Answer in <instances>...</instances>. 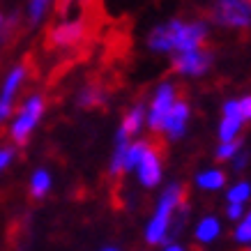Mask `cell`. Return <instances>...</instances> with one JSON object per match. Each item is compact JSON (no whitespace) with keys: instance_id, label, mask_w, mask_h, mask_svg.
<instances>
[{"instance_id":"obj_1","label":"cell","mask_w":251,"mask_h":251,"mask_svg":"<svg viewBox=\"0 0 251 251\" xmlns=\"http://www.w3.org/2000/svg\"><path fill=\"white\" fill-rule=\"evenodd\" d=\"M207 37V25L205 23H182V21H168L164 25H157L150 37L148 46L157 51V53H166V51H198L201 44Z\"/></svg>"},{"instance_id":"obj_2","label":"cell","mask_w":251,"mask_h":251,"mask_svg":"<svg viewBox=\"0 0 251 251\" xmlns=\"http://www.w3.org/2000/svg\"><path fill=\"white\" fill-rule=\"evenodd\" d=\"M46 111V99L42 95H28L21 101V106H16V111L9 118V138L16 145H25L30 141V136L35 134V129L39 127V122L44 118Z\"/></svg>"},{"instance_id":"obj_3","label":"cell","mask_w":251,"mask_h":251,"mask_svg":"<svg viewBox=\"0 0 251 251\" xmlns=\"http://www.w3.org/2000/svg\"><path fill=\"white\" fill-rule=\"evenodd\" d=\"M184 198H187V194H184V187H180V184H171L161 194L157 212H154L152 221L145 228V240L150 244H166V235L171 230V217L182 203H187Z\"/></svg>"},{"instance_id":"obj_4","label":"cell","mask_w":251,"mask_h":251,"mask_svg":"<svg viewBox=\"0 0 251 251\" xmlns=\"http://www.w3.org/2000/svg\"><path fill=\"white\" fill-rule=\"evenodd\" d=\"M25 74L28 72L23 65H14L2 76V83H0V125L9 122L12 113L16 111V97H19V90L23 88Z\"/></svg>"},{"instance_id":"obj_5","label":"cell","mask_w":251,"mask_h":251,"mask_svg":"<svg viewBox=\"0 0 251 251\" xmlns=\"http://www.w3.org/2000/svg\"><path fill=\"white\" fill-rule=\"evenodd\" d=\"M214 21L228 28H249L251 25V0H217Z\"/></svg>"},{"instance_id":"obj_6","label":"cell","mask_w":251,"mask_h":251,"mask_svg":"<svg viewBox=\"0 0 251 251\" xmlns=\"http://www.w3.org/2000/svg\"><path fill=\"white\" fill-rule=\"evenodd\" d=\"M85 32H88V28H85L83 19H65L51 28L49 42H51V46H58V49H72L85 37Z\"/></svg>"},{"instance_id":"obj_7","label":"cell","mask_w":251,"mask_h":251,"mask_svg":"<svg viewBox=\"0 0 251 251\" xmlns=\"http://www.w3.org/2000/svg\"><path fill=\"white\" fill-rule=\"evenodd\" d=\"M173 104H175V88L168 83L159 85L152 104H150V111H148V127L152 131H161V125L166 120L168 111L173 108Z\"/></svg>"},{"instance_id":"obj_8","label":"cell","mask_w":251,"mask_h":251,"mask_svg":"<svg viewBox=\"0 0 251 251\" xmlns=\"http://www.w3.org/2000/svg\"><path fill=\"white\" fill-rule=\"evenodd\" d=\"M138 180H141V184L143 187H154V184H159L161 180V157L159 152H157V148H154L152 143L145 145L143 154H141V161H138Z\"/></svg>"},{"instance_id":"obj_9","label":"cell","mask_w":251,"mask_h":251,"mask_svg":"<svg viewBox=\"0 0 251 251\" xmlns=\"http://www.w3.org/2000/svg\"><path fill=\"white\" fill-rule=\"evenodd\" d=\"M212 65V53L207 51H187V53H180L173 58V72H180V74H205Z\"/></svg>"},{"instance_id":"obj_10","label":"cell","mask_w":251,"mask_h":251,"mask_svg":"<svg viewBox=\"0 0 251 251\" xmlns=\"http://www.w3.org/2000/svg\"><path fill=\"white\" fill-rule=\"evenodd\" d=\"M143 122H145V108L141 104L131 106L127 113L122 115V122L118 127V134H115V143H131V138L141 131Z\"/></svg>"},{"instance_id":"obj_11","label":"cell","mask_w":251,"mask_h":251,"mask_svg":"<svg viewBox=\"0 0 251 251\" xmlns=\"http://www.w3.org/2000/svg\"><path fill=\"white\" fill-rule=\"evenodd\" d=\"M242 113H240V104L237 101H226L224 104V120H221V127H219V138L221 143H230L235 141L237 131L242 127Z\"/></svg>"},{"instance_id":"obj_12","label":"cell","mask_w":251,"mask_h":251,"mask_svg":"<svg viewBox=\"0 0 251 251\" xmlns=\"http://www.w3.org/2000/svg\"><path fill=\"white\" fill-rule=\"evenodd\" d=\"M187 120H189L187 101H175L173 108L168 111L164 125H161V131H166L171 138H180L184 134V129H187Z\"/></svg>"},{"instance_id":"obj_13","label":"cell","mask_w":251,"mask_h":251,"mask_svg":"<svg viewBox=\"0 0 251 251\" xmlns=\"http://www.w3.org/2000/svg\"><path fill=\"white\" fill-rule=\"evenodd\" d=\"M51 187H53V175H51V171L49 168H35L30 175V182H28V189H30V196L32 198H44L49 191H51Z\"/></svg>"},{"instance_id":"obj_14","label":"cell","mask_w":251,"mask_h":251,"mask_svg":"<svg viewBox=\"0 0 251 251\" xmlns=\"http://www.w3.org/2000/svg\"><path fill=\"white\" fill-rule=\"evenodd\" d=\"M104 101H106V92H104V88H99V85H85L76 95V104L81 108H97Z\"/></svg>"},{"instance_id":"obj_15","label":"cell","mask_w":251,"mask_h":251,"mask_svg":"<svg viewBox=\"0 0 251 251\" xmlns=\"http://www.w3.org/2000/svg\"><path fill=\"white\" fill-rule=\"evenodd\" d=\"M217 235H219V221L214 219V217H205V219L198 224V228H196L198 242H212Z\"/></svg>"},{"instance_id":"obj_16","label":"cell","mask_w":251,"mask_h":251,"mask_svg":"<svg viewBox=\"0 0 251 251\" xmlns=\"http://www.w3.org/2000/svg\"><path fill=\"white\" fill-rule=\"evenodd\" d=\"M196 184L203 187V189H221L226 184V173L221 171H205L196 177Z\"/></svg>"},{"instance_id":"obj_17","label":"cell","mask_w":251,"mask_h":251,"mask_svg":"<svg viewBox=\"0 0 251 251\" xmlns=\"http://www.w3.org/2000/svg\"><path fill=\"white\" fill-rule=\"evenodd\" d=\"M51 2L53 0H28V21L32 25L42 23V19H44L49 7H51Z\"/></svg>"},{"instance_id":"obj_18","label":"cell","mask_w":251,"mask_h":251,"mask_svg":"<svg viewBox=\"0 0 251 251\" xmlns=\"http://www.w3.org/2000/svg\"><path fill=\"white\" fill-rule=\"evenodd\" d=\"M242 150V141L235 138V141H230V143H221L217 148V159L219 161H226V159H233L237 152Z\"/></svg>"},{"instance_id":"obj_19","label":"cell","mask_w":251,"mask_h":251,"mask_svg":"<svg viewBox=\"0 0 251 251\" xmlns=\"http://www.w3.org/2000/svg\"><path fill=\"white\" fill-rule=\"evenodd\" d=\"M249 194H251V187H249V184H247V182H240V184H235V187L228 191V201H230V203L242 205L244 201L249 198Z\"/></svg>"},{"instance_id":"obj_20","label":"cell","mask_w":251,"mask_h":251,"mask_svg":"<svg viewBox=\"0 0 251 251\" xmlns=\"http://www.w3.org/2000/svg\"><path fill=\"white\" fill-rule=\"evenodd\" d=\"M235 240H237V242H251V212L247 214V217H244V221L237 226Z\"/></svg>"},{"instance_id":"obj_21","label":"cell","mask_w":251,"mask_h":251,"mask_svg":"<svg viewBox=\"0 0 251 251\" xmlns=\"http://www.w3.org/2000/svg\"><path fill=\"white\" fill-rule=\"evenodd\" d=\"M14 161V148H9V145H2L0 148V173L5 171Z\"/></svg>"},{"instance_id":"obj_22","label":"cell","mask_w":251,"mask_h":251,"mask_svg":"<svg viewBox=\"0 0 251 251\" xmlns=\"http://www.w3.org/2000/svg\"><path fill=\"white\" fill-rule=\"evenodd\" d=\"M237 104H240V113H242L244 120H251V95L249 97H244V99H240Z\"/></svg>"},{"instance_id":"obj_23","label":"cell","mask_w":251,"mask_h":251,"mask_svg":"<svg viewBox=\"0 0 251 251\" xmlns=\"http://www.w3.org/2000/svg\"><path fill=\"white\" fill-rule=\"evenodd\" d=\"M233 161H235V164H233V166H235V171H242V168L247 166V161H249V152L235 154V157H233Z\"/></svg>"},{"instance_id":"obj_24","label":"cell","mask_w":251,"mask_h":251,"mask_svg":"<svg viewBox=\"0 0 251 251\" xmlns=\"http://www.w3.org/2000/svg\"><path fill=\"white\" fill-rule=\"evenodd\" d=\"M226 214H228V219H240V217H242V205H237V203H230L228 210H226Z\"/></svg>"},{"instance_id":"obj_25","label":"cell","mask_w":251,"mask_h":251,"mask_svg":"<svg viewBox=\"0 0 251 251\" xmlns=\"http://www.w3.org/2000/svg\"><path fill=\"white\" fill-rule=\"evenodd\" d=\"M74 2H78V0H60V9L65 12V9H69L72 5H74Z\"/></svg>"},{"instance_id":"obj_26","label":"cell","mask_w":251,"mask_h":251,"mask_svg":"<svg viewBox=\"0 0 251 251\" xmlns=\"http://www.w3.org/2000/svg\"><path fill=\"white\" fill-rule=\"evenodd\" d=\"M166 251H182V249H180L177 244H171V247H166Z\"/></svg>"},{"instance_id":"obj_27","label":"cell","mask_w":251,"mask_h":251,"mask_svg":"<svg viewBox=\"0 0 251 251\" xmlns=\"http://www.w3.org/2000/svg\"><path fill=\"white\" fill-rule=\"evenodd\" d=\"M2 28H5V16L0 14V32H2Z\"/></svg>"},{"instance_id":"obj_28","label":"cell","mask_w":251,"mask_h":251,"mask_svg":"<svg viewBox=\"0 0 251 251\" xmlns=\"http://www.w3.org/2000/svg\"><path fill=\"white\" fill-rule=\"evenodd\" d=\"M101 251H118V249H113V247H108V249H101Z\"/></svg>"}]
</instances>
